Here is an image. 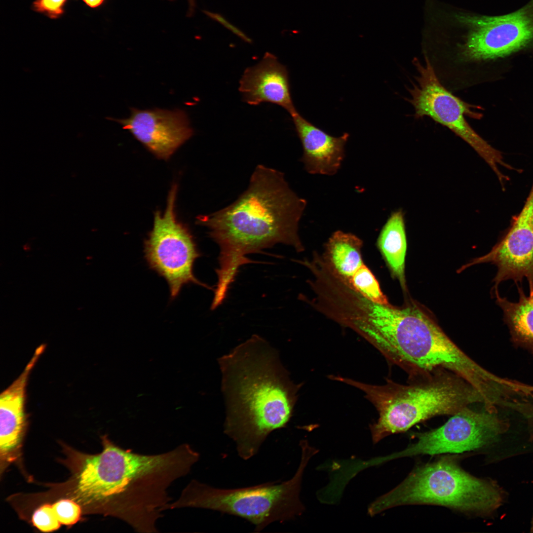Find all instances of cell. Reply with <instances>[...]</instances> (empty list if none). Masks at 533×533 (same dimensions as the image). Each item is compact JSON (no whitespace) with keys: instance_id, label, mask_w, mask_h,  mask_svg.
<instances>
[{"instance_id":"obj_1","label":"cell","mask_w":533,"mask_h":533,"mask_svg":"<svg viewBox=\"0 0 533 533\" xmlns=\"http://www.w3.org/2000/svg\"><path fill=\"white\" fill-rule=\"evenodd\" d=\"M96 454L64 445L63 463L71 471L66 495L83 512L116 518L138 533L157 532L156 522L172 502L168 493L177 479L187 475L199 454L183 443L162 454L144 455L101 437Z\"/></svg>"},{"instance_id":"obj_2","label":"cell","mask_w":533,"mask_h":533,"mask_svg":"<svg viewBox=\"0 0 533 533\" xmlns=\"http://www.w3.org/2000/svg\"><path fill=\"white\" fill-rule=\"evenodd\" d=\"M306 206L290 188L282 172L263 165L253 172L247 189L232 204L197 217L220 248L218 282L213 301L221 304L239 267L257 263L247 257L277 243L305 248L298 234L299 223Z\"/></svg>"},{"instance_id":"obj_3","label":"cell","mask_w":533,"mask_h":533,"mask_svg":"<svg viewBox=\"0 0 533 533\" xmlns=\"http://www.w3.org/2000/svg\"><path fill=\"white\" fill-rule=\"evenodd\" d=\"M218 362L226 408L224 431L247 460L271 432L287 425L301 385L290 380L278 351L257 335Z\"/></svg>"},{"instance_id":"obj_4","label":"cell","mask_w":533,"mask_h":533,"mask_svg":"<svg viewBox=\"0 0 533 533\" xmlns=\"http://www.w3.org/2000/svg\"><path fill=\"white\" fill-rule=\"evenodd\" d=\"M357 331L409 378L446 369L467 381L487 403L503 387L504 378L470 358L415 305L396 307L371 302L360 314Z\"/></svg>"},{"instance_id":"obj_5","label":"cell","mask_w":533,"mask_h":533,"mask_svg":"<svg viewBox=\"0 0 533 533\" xmlns=\"http://www.w3.org/2000/svg\"><path fill=\"white\" fill-rule=\"evenodd\" d=\"M332 379L361 390L376 408L379 418L370 425L374 444L433 417L453 416L472 404H484L470 384L444 368L410 378L407 384L388 379L379 385L340 376L333 375Z\"/></svg>"},{"instance_id":"obj_6","label":"cell","mask_w":533,"mask_h":533,"mask_svg":"<svg viewBox=\"0 0 533 533\" xmlns=\"http://www.w3.org/2000/svg\"><path fill=\"white\" fill-rule=\"evenodd\" d=\"M495 481L474 476L450 457L418 466L369 509L377 513L397 506L441 505L482 517L493 516L507 499Z\"/></svg>"},{"instance_id":"obj_7","label":"cell","mask_w":533,"mask_h":533,"mask_svg":"<svg viewBox=\"0 0 533 533\" xmlns=\"http://www.w3.org/2000/svg\"><path fill=\"white\" fill-rule=\"evenodd\" d=\"M295 475L282 482L255 486L219 489L192 480L168 509L194 507L210 509L242 518L259 532L271 523L283 522L301 514L304 507L299 498L305 468L314 452L304 448Z\"/></svg>"},{"instance_id":"obj_8","label":"cell","mask_w":533,"mask_h":533,"mask_svg":"<svg viewBox=\"0 0 533 533\" xmlns=\"http://www.w3.org/2000/svg\"><path fill=\"white\" fill-rule=\"evenodd\" d=\"M414 64L418 72L417 82L410 92V102L415 108L416 118L430 117L447 127L470 145L494 172L500 185L509 180L500 170L499 166L516 170L506 163L501 152L481 137L468 124V116L479 119L481 114L473 111L477 108L453 95L441 84L434 69L426 58L422 64L418 60Z\"/></svg>"},{"instance_id":"obj_9","label":"cell","mask_w":533,"mask_h":533,"mask_svg":"<svg viewBox=\"0 0 533 533\" xmlns=\"http://www.w3.org/2000/svg\"><path fill=\"white\" fill-rule=\"evenodd\" d=\"M177 185L170 190L163 213H154L153 225L144 243L145 258L150 268L167 282L171 299L183 286L194 283L212 289L199 281L193 272L195 260L200 254L190 230L175 214Z\"/></svg>"},{"instance_id":"obj_10","label":"cell","mask_w":533,"mask_h":533,"mask_svg":"<svg viewBox=\"0 0 533 533\" xmlns=\"http://www.w3.org/2000/svg\"><path fill=\"white\" fill-rule=\"evenodd\" d=\"M497 413L485 409L476 411L467 407L439 428L418 433L417 441L393 457L459 453L494 445L510 427Z\"/></svg>"},{"instance_id":"obj_11","label":"cell","mask_w":533,"mask_h":533,"mask_svg":"<svg viewBox=\"0 0 533 533\" xmlns=\"http://www.w3.org/2000/svg\"><path fill=\"white\" fill-rule=\"evenodd\" d=\"M457 20L470 28L460 55L466 61H484L517 51L533 40V3L499 16L461 15Z\"/></svg>"},{"instance_id":"obj_12","label":"cell","mask_w":533,"mask_h":533,"mask_svg":"<svg viewBox=\"0 0 533 533\" xmlns=\"http://www.w3.org/2000/svg\"><path fill=\"white\" fill-rule=\"evenodd\" d=\"M129 117H107L120 124L157 157L169 159L194 134L187 113L180 109H130Z\"/></svg>"},{"instance_id":"obj_13","label":"cell","mask_w":533,"mask_h":533,"mask_svg":"<svg viewBox=\"0 0 533 533\" xmlns=\"http://www.w3.org/2000/svg\"><path fill=\"white\" fill-rule=\"evenodd\" d=\"M490 263L497 268L494 279V291L499 284L511 279L518 284L526 278L533 285V215L521 212L513 218L511 225L500 239L487 254L476 258L460 269L472 265Z\"/></svg>"},{"instance_id":"obj_14","label":"cell","mask_w":533,"mask_h":533,"mask_svg":"<svg viewBox=\"0 0 533 533\" xmlns=\"http://www.w3.org/2000/svg\"><path fill=\"white\" fill-rule=\"evenodd\" d=\"M44 348L45 345L41 344L36 349L22 373L0 394V475L21 459L27 427L25 411L26 386L30 374Z\"/></svg>"},{"instance_id":"obj_15","label":"cell","mask_w":533,"mask_h":533,"mask_svg":"<svg viewBox=\"0 0 533 533\" xmlns=\"http://www.w3.org/2000/svg\"><path fill=\"white\" fill-rule=\"evenodd\" d=\"M239 91L243 101L249 105L270 103L283 108L290 115L297 112L287 68L270 53L266 52L258 63L245 69L239 81Z\"/></svg>"},{"instance_id":"obj_16","label":"cell","mask_w":533,"mask_h":533,"mask_svg":"<svg viewBox=\"0 0 533 533\" xmlns=\"http://www.w3.org/2000/svg\"><path fill=\"white\" fill-rule=\"evenodd\" d=\"M291 116L302 144L301 161L307 172L326 175L337 173L344 157L349 134L334 137L307 121L297 111Z\"/></svg>"},{"instance_id":"obj_17","label":"cell","mask_w":533,"mask_h":533,"mask_svg":"<svg viewBox=\"0 0 533 533\" xmlns=\"http://www.w3.org/2000/svg\"><path fill=\"white\" fill-rule=\"evenodd\" d=\"M529 296L518 285L519 299L514 303L494 292L497 304L503 312V319L509 330L512 342L533 356V285Z\"/></svg>"},{"instance_id":"obj_18","label":"cell","mask_w":533,"mask_h":533,"mask_svg":"<svg viewBox=\"0 0 533 533\" xmlns=\"http://www.w3.org/2000/svg\"><path fill=\"white\" fill-rule=\"evenodd\" d=\"M377 245L392 275L406 290L404 270L407 245L404 216L401 210L391 214L380 232Z\"/></svg>"},{"instance_id":"obj_19","label":"cell","mask_w":533,"mask_h":533,"mask_svg":"<svg viewBox=\"0 0 533 533\" xmlns=\"http://www.w3.org/2000/svg\"><path fill=\"white\" fill-rule=\"evenodd\" d=\"M362 246V240L355 235L337 230L326 243L322 256L336 273L348 281L364 264L361 256Z\"/></svg>"},{"instance_id":"obj_20","label":"cell","mask_w":533,"mask_h":533,"mask_svg":"<svg viewBox=\"0 0 533 533\" xmlns=\"http://www.w3.org/2000/svg\"><path fill=\"white\" fill-rule=\"evenodd\" d=\"M348 282L355 290L370 301L381 305H390L381 290L377 279L364 264Z\"/></svg>"},{"instance_id":"obj_21","label":"cell","mask_w":533,"mask_h":533,"mask_svg":"<svg viewBox=\"0 0 533 533\" xmlns=\"http://www.w3.org/2000/svg\"><path fill=\"white\" fill-rule=\"evenodd\" d=\"M52 505L60 523L68 527H71L78 522L83 513L81 505L68 497L60 498Z\"/></svg>"},{"instance_id":"obj_22","label":"cell","mask_w":533,"mask_h":533,"mask_svg":"<svg viewBox=\"0 0 533 533\" xmlns=\"http://www.w3.org/2000/svg\"><path fill=\"white\" fill-rule=\"evenodd\" d=\"M32 525L43 533H51L58 530L62 525L53 510L52 504L45 503L39 506L33 512Z\"/></svg>"},{"instance_id":"obj_23","label":"cell","mask_w":533,"mask_h":533,"mask_svg":"<svg viewBox=\"0 0 533 533\" xmlns=\"http://www.w3.org/2000/svg\"><path fill=\"white\" fill-rule=\"evenodd\" d=\"M66 0H37L34 6L37 11L45 12L51 16L62 13V7Z\"/></svg>"},{"instance_id":"obj_24","label":"cell","mask_w":533,"mask_h":533,"mask_svg":"<svg viewBox=\"0 0 533 533\" xmlns=\"http://www.w3.org/2000/svg\"><path fill=\"white\" fill-rule=\"evenodd\" d=\"M89 6L95 8L100 6L104 0H83Z\"/></svg>"},{"instance_id":"obj_25","label":"cell","mask_w":533,"mask_h":533,"mask_svg":"<svg viewBox=\"0 0 533 533\" xmlns=\"http://www.w3.org/2000/svg\"><path fill=\"white\" fill-rule=\"evenodd\" d=\"M168 0L172 1V0ZM188 1L189 5V11H188V16H190L192 15V14H193V13L194 12V10L195 5V0H188Z\"/></svg>"},{"instance_id":"obj_26","label":"cell","mask_w":533,"mask_h":533,"mask_svg":"<svg viewBox=\"0 0 533 533\" xmlns=\"http://www.w3.org/2000/svg\"><path fill=\"white\" fill-rule=\"evenodd\" d=\"M530 532L533 533V509L530 524Z\"/></svg>"},{"instance_id":"obj_27","label":"cell","mask_w":533,"mask_h":533,"mask_svg":"<svg viewBox=\"0 0 533 533\" xmlns=\"http://www.w3.org/2000/svg\"><path fill=\"white\" fill-rule=\"evenodd\" d=\"M532 421H533V419H532V420H529V422H532Z\"/></svg>"},{"instance_id":"obj_28","label":"cell","mask_w":533,"mask_h":533,"mask_svg":"<svg viewBox=\"0 0 533 533\" xmlns=\"http://www.w3.org/2000/svg\"></svg>"}]
</instances>
